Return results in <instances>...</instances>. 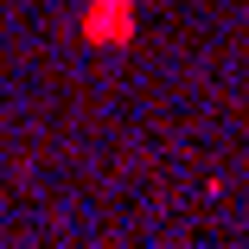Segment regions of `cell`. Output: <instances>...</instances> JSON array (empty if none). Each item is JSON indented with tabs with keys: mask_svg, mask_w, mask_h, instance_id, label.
<instances>
[{
	"mask_svg": "<svg viewBox=\"0 0 249 249\" xmlns=\"http://www.w3.org/2000/svg\"><path fill=\"white\" fill-rule=\"evenodd\" d=\"M134 19H128V0H96L89 7V19H83V32L89 38H122Z\"/></svg>",
	"mask_w": 249,
	"mask_h": 249,
	"instance_id": "6da1fadb",
	"label": "cell"
}]
</instances>
